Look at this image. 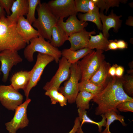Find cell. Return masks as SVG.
Returning <instances> with one entry per match:
<instances>
[{
  "label": "cell",
  "mask_w": 133,
  "mask_h": 133,
  "mask_svg": "<svg viewBox=\"0 0 133 133\" xmlns=\"http://www.w3.org/2000/svg\"><path fill=\"white\" fill-rule=\"evenodd\" d=\"M6 12L0 4V19L5 17Z\"/></svg>",
  "instance_id": "obj_41"
},
{
  "label": "cell",
  "mask_w": 133,
  "mask_h": 133,
  "mask_svg": "<svg viewBox=\"0 0 133 133\" xmlns=\"http://www.w3.org/2000/svg\"><path fill=\"white\" fill-rule=\"evenodd\" d=\"M70 74L68 80L63 86L60 87L58 91L67 99L69 103L75 101L79 92V81L81 78V72L78 62L71 64Z\"/></svg>",
  "instance_id": "obj_6"
},
{
  "label": "cell",
  "mask_w": 133,
  "mask_h": 133,
  "mask_svg": "<svg viewBox=\"0 0 133 133\" xmlns=\"http://www.w3.org/2000/svg\"><path fill=\"white\" fill-rule=\"evenodd\" d=\"M59 92L58 90L54 87L46 91L45 94L50 98L52 104H55L58 102L57 98Z\"/></svg>",
  "instance_id": "obj_33"
},
{
  "label": "cell",
  "mask_w": 133,
  "mask_h": 133,
  "mask_svg": "<svg viewBox=\"0 0 133 133\" xmlns=\"http://www.w3.org/2000/svg\"><path fill=\"white\" fill-rule=\"evenodd\" d=\"M93 51V50L88 48L75 51L71 50L69 49H66L61 51L62 56L72 64L77 63L80 59L83 58Z\"/></svg>",
  "instance_id": "obj_20"
},
{
  "label": "cell",
  "mask_w": 133,
  "mask_h": 133,
  "mask_svg": "<svg viewBox=\"0 0 133 133\" xmlns=\"http://www.w3.org/2000/svg\"><path fill=\"white\" fill-rule=\"evenodd\" d=\"M54 60V58L51 56L40 53H38L36 63L30 71V80L27 87L23 90L26 99L29 98L31 89L36 85L40 80L46 66Z\"/></svg>",
  "instance_id": "obj_7"
},
{
  "label": "cell",
  "mask_w": 133,
  "mask_h": 133,
  "mask_svg": "<svg viewBox=\"0 0 133 133\" xmlns=\"http://www.w3.org/2000/svg\"><path fill=\"white\" fill-rule=\"evenodd\" d=\"M14 0H0V4L8 15H10L11 9Z\"/></svg>",
  "instance_id": "obj_34"
},
{
  "label": "cell",
  "mask_w": 133,
  "mask_h": 133,
  "mask_svg": "<svg viewBox=\"0 0 133 133\" xmlns=\"http://www.w3.org/2000/svg\"><path fill=\"white\" fill-rule=\"evenodd\" d=\"M30 78V71L21 70L14 74L10 79L11 85L16 90H23L27 87Z\"/></svg>",
  "instance_id": "obj_19"
},
{
  "label": "cell",
  "mask_w": 133,
  "mask_h": 133,
  "mask_svg": "<svg viewBox=\"0 0 133 133\" xmlns=\"http://www.w3.org/2000/svg\"><path fill=\"white\" fill-rule=\"evenodd\" d=\"M16 23L6 17L0 19V52L6 50L18 51L26 47V43L17 31Z\"/></svg>",
  "instance_id": "obj_2"
},
{
  "label": "cell",
  "mask_w": 133,
  "mask_h": 133,
  "mask_svg": "<svg viewBox=\"0 0 133 133\" xmlns=\"http://www.w3.org/2000/svg\"><path fill=\"white\" fill-rule=\"evenodd\" d=\"M47 4L53 15L57 19H63L77 13L74 0H52Z\"/></svg>",
  "instance_id": "obj_10"
},
{
  "label": "cell",
  "mask_w": 133,
  "mask_h": 133,
  "mask_svg": "<svg viewBox=\"0 0 133 133\" xmlns=\"http://www.w3.org/2000/svg\"><path fill=\"white\" fill-rule=\"evenodd\" d=\"M28 9L26 15V19L32 25L36 18L35 17L36 10L39 4L41 2L40 0H28Z\"/></svg>",
  "instance_id": "obj_30"
},
{
  "label": "cell",
  "mask_w": 133,
  "mask_h": 133,
  "mask_svg": "<svg viewBox=\"0 0 133 133\" xmlns=\"http://www.w3.org/2000/svg\"><path fill=\"white\" fill-rule=\"evenodd\" d=\"M28 5V0H15L11 9V14L7 17L11 22L17 23L19 17L27 15Z\"/></svg>",
  "instance_id": "obj_17"
},
{
  "label": "cell",
  "mask_w": 133,
  "mask_h": 133,
  "mask_svg": "<svg viewBox=\"0 0 133 133\" xmlns=\"http://www.w3.org/2000/svg\"><path fill=\"white\" fill-rule=\"evenodd\" d=\"M51 35L50 43L57 48L63 45L66 41L68 40V37L63 29L57 24L52 28Z\"/></svg>",
  "instance_id": "obj_21"
},
{
  "label": "cell",
  "mask_w": 133,
  "mask_h": 133,
  "mask_svg": "<svg viewBox=\"0 0 133 133\" xmlns=\"http://www.w3.org/2000/svg\"><path fill=\"white\" fill-rule=\"evenodd\" d=\"M1 73H1V71L0 69V76L1 75Z\"/></svg>",
  "instance_id": "obj_43"
},
{
  "label": "cell",
  "mask_w": 133,
  "mask_h": 133,
  "mask_svg": "<svg viewBox=\"0 0 133 133\" xmlns=\"http://www.w3.org/2000/svg\"><path fill=\"white\" fill-rule=\"evenodd\" d=\"M74 1L77 12L89 13L93 10L96 7L92 0H75Z\"/></svg>",
  "instance_id": "obj_28"
},
{
  "label": "cell",
  "mask_w": 133,
  "mask_h": 133,
  "mask_svg": "<svg viewBox=\"0 0 133 133\" xmlns=\"http://www.w3.org/2000/svg\"><path fill=\"white\" fill-rule=\"evenodd\" d=\"M57 100L61 106L63 107L67 105V100L61 93L59 92L57 98Z\"/></svg>",
  "instance_id": "obj_35"
},
{
  "label": "cell",
  "mask_w": 133,
  "mask_h": 133,
  "mask_svg": "<svg viewBox=\"0 0 133 133\" xmlns=\"http://www.w3.org/2000/svg\"><path fill=\"white\" fill-rule=\"evenodd\" d=\"M23 59L17 51L6 50L0 52V69L3 74L2 81L5 83L7 81L9 73L14 66L22 62Z\"/></svg>",
  "instance_id": "obj_11"
},
{
  "label": "cell",
  "mask_w": 133,
  "mask_h": 133,
  "mask_svg": "<svg viewBox=\"0 0 133 133\" xmlns=\"http://www.w3.org/2000/svg\"><path fill=\"white\" fill-rule=\"evenodd\" d=\"M104 87L98 85L89 80L81 81L79 83V91H84L90 93L94 96L101 92Z\"/></svg>",
  "instance_id": "obj_27"
},
{
  "label": "cell",
  "mask_w": 133,
  "mask_h": 133,
  "mask_svg": "<svg viewBox=\"0 0 133 133\" xmlns=\"http://www.w3.org/2000/svg\"><path fill=\"white\" fill-rule=\"evenodd\" d=\"M110 66L108 63L103 61L89 81L97 85L104 87L107 83V78L109 77L108 70Z\"/></svg>",
  "instance_id": "obj_18"
},
{
  "label": "cell",
  "mask_w": 133,
  "mask_h": 133,
  "mask_svg": "<svg viewBox=\"0 0 133 133\" xmlns=\"http://www.w3.org/2000/svg\"><path fill=\"white\" fill-rule=\"evenodd\" d=\"M123 88L126 93L129 96L133 94V77L132 75L126 76L123 78Z\"/></svg>",
  "instance_id": "obj_31"
},
{
  "label": "cell",
  "mask_w": 133,
  "mask_h": 133,
  "mask_svg": "<svg viewBox=\"0 0 133 133\" xmlns=\"http://www.w3.org/2000/svg\"><path fill=\"white\" fill-rule=\"evenodd\" d=\"M58 63L59 67L55 74L43 87L46 91L54 87L59 90L61 83L68 80L70 77L71 64L63 57L60 59Z\"/></svg>",
  "instance_id": "obj_12"
},
{
  "label": "cell",
  "mask_w": 133,
  "mask_h": 133,
  "mask_svg": "<svg viewBox=\"0 0 133 133\" xmlns=\"http://www.w3.org/2000/svg\"><path fill=\"white\" fill-rule=\"evenodd\" d=\"M36 52L53 57L56 63H58L62 56L61 51L58 48L40 36L31 39L25 47L24 51V57L28 62H32L34 60V53Z\"/></svg>",
  "instance_id": "obj_4"
},
{
  "label": "cell",
  "mask_w": 133,
  "mask_h": 133,
  "mask_svg": "<svg viewBox=\"0 0 133 133\" xmlns=\"http://www.w3.org/2000/svg\"><path fill=\"white\" fill-rule=\"evenodd\" d=\"M23 96L10 84L0 85V102L8 110L14 111L22 103Z\"/></svg>",
  "instance_id": "obj_9"
},
{
  "label": "cell",
  "mask_w": 133,
  "mask_h": 133,
  "mask_svg": "<svg viewBox=\"0 0 133 133\" xmlns=\"http://www.w3.org/2000/svg\"><path fill=\"white\" fill-rule=\"evenodd\" d=\"M94 95L92 94L84 91L79 92L75 101L77 107L82 110H86L89 108V102Z\"/></svg>",
  "instance_id": "obj_24"
},
{
  "label": "cell",
  "mask_w": 133,
  "mask_h": 133,
  "mask_svg": "<svg viewBox=\"0 0 133 133\" xmlns=\"http://www.w3.org/2000/svg\"><path fill=\"white\" fill-rule=\"evenodd\" d=\"M117 40H109V42L108 46V50H115L118 49Z\"/></svg>",
  "instance_id": "obj_37"
},
{
  "label": "cell",
  "mask_w": 133,
  "mask_h": 133,
  "mask_svg": "<svg viewBox=\"0 0 133 133\" xmlns=\"http://www.w3.org/2000/svg\"><path fill=\"white\" fill-rule=\"evenodd\" d=\"M16 29L27 44L32 39L38 37L39 33L24 16L19 17L16 23Z\"/></svg>",
  "instance_id": "obj_14"
},
{
  "label": "cell",
  "mask_w": 133,
  "mask_h": 133,
  "mask_svg": "<svg viewBox=\"0 0 133 133\" xmlns=\"http://www.w3.org/2000/svg\"><path fill=\"white\" fill-rule=\"evenodd\" d=\"M100 19L102 22V30L104 36L108 39L109 35V30L112 28L116 32L121 26L122 20L120 19L121 16H117L112 11L110 14L107 16L103 12L100 13Z\"/></svg>",
  "instance_id": "obj_15"
},
{
  "label": "cell",
  "mask_w": 133,
  "mask_h": 133,
  "mask_svg": "<svg viewBox=\"0 0 133 133\" xmlns=\"http://www.w3.org/2000/svg\"><path fill=\"white\" fill-rule=\"evenodd\" d=\"M124 71V67L121 66H117L116 69L115 76L118 78L122 77Z\"/></svg>",
  "instance_id": "obj_38"
},
{
  "label": "cell",
  "mask_w": 133,
  "mask_h": 133,
  "mask_svg": "<svg viewBox=\"0 0 133 133\" xmlns=\"http://www.w3.org/2000/svg\"><path fill=\"white\" fill-rule=\"evenodd\" d=\"M38 17L32 24L37 29L39 36L44 39L51 40L52 28L57 24L58 20L50 11L46 3H40L36 9Z\"/></svg>",
  "instance_id": "obj_3"
},
{
  "label": "cell",
  "mask_w": 133,
  "mask_h": 133,
  "mask_svg": "<svg viewBox=\"0 0 133 133\" xmlns=\"http://www.w3.org/2000/svg\"><path fill=\"white\" fill-rule=\"evenodd\" d=\"M31 101V99H26L15 109L12 119L5 123L6 129L9 133H16L18 129H22L28 126L29 120L27 116V109Z\"/></svg>",
  "instance_id": "obj_8"
},
{
  "label": "cell",
  "mask_w": 133,
  "mask_h": 133,
  "mask_svg": "<svg viewBox=\"0 0 133 133\" xmlns=\"http://www.w3.org/2000/svg\"><path fill=\"white\" fill-rule=\"evenodd\" d=\"M109 41L101 32L98 34L90 35L88 48L91 50L95 49L97 50L107 51Z\"/></svg>",
  "instance_id": "obj_22"
},
{
  "label": "cell",
  "mask_w": 133,
  "mask_h": 133,
  "mask_svg": "<svg viewBox=\"0 0 133 133\" xmlns=\"http://www.w3.org/2000/svg\"><path fill=\"white\" fill-rule=\"evenodd\" d=\"M99 9L97 7L91 12L84 14L79 13L78 15L79 19L83 21L92 22L96 25L98 29L101 31L102 25L100 18Z\"/></svg>",
  "instance_id": "obj_23"
},
{
  "label": "cell",
  "mask_w": 133,
  "mask_h": 133,
  "mask_svg": "<svg viewBox=\"0 0 133 133\" xmlns=\"http://www.w3.org/2000/svg\"><path fill=\"white\" fill-rule=\"evenodd\" d=\"M103 51L93 50L78 62L81 72V81L89 80L97 70L105 59Z\"/></svg>",
  "instance_id": "obj_5"
},
{
  "label": "cell",
  "mask_w": 133,
  "mask_h": 133,
  "mask_svg": "<svg viewBox=\"0 0 133 133\" xmlns=\"http://www.w3.org/2000/svg\"><path fill=\"white\" fill-rule=\"evenodd\" d=\"M112 78L103 89L92 99L98 105L95 111L96 115H103L111 111L118 114L116 109L118 104L125 101H133V98L128 95L123 89L122 77Z\"/></svg>",
  "instance_id": "obj_1"
},
{
  "label": "cell",
  "mask_w": 133,
  "mask_h": 133,
  "mask_svg": "<svg viewBox=\"0 0 133 133\" xmlns=\"http://www.w3.org/2000/svg\"><path fill=\"white\" fill-rule=\"evenodd\" d=\"M103 115L107 119L105 126L106 128L102 132L100 133H112L109 131V127L111 124L115 120L119 121L123 126H126V124L125 122L124 117L118 114L115 111H110Z\"/></svg>",
  "instance_id": "obj_26"
},
{
  "label": "cell",
  "mask_w": 133,
  "mask_h": 133,
  "mask_svg": "<svg viewBox=\"0 0 133 133\" xmlns=\"http://www.w3.org/2000/svg\"><path fill=\"white\" fill-rule=\"evenodd\" d=\"M117 43L118 49H123L127 48L128 47L127 43L123 40H117Z\"/></svg>",
  "instance_id": "obj_39"
},
{
  "label": "cell",
  "mask_w": 133,
  "mask_h": 133,
  "mask_svg": "<svg viewBox=\"0 0 133 133\" xmlns=\"http://www.w3.org/2000/svg\"><path fill=\"white\" fill-rule=\"evenodd\" d=\"M80 121L79 117L76 118L74 126L72 129L68 133H76L80 126Z\"/></svg>",
  "instance_id": "obj_36"
},
{
  "label": "cell",
  "mask_w": 133,
  "mask_h": 133,
  "mask_svg": "<svg viewBox=\"0 0 133 133\" xmlns=\"http://www.w3.org/2000/svg\"><path fill=\"white\" fill-rule=\"evenodd\" d=\"M96 33L94 31L89 32L84 28L80 32L71 34L69 36L68 39L70 44L69 49L75 51L88 48L90 35Z\"/></svg>",
  "instance_id": "obj_13"
},
{
  "label": "cell",
  "mask_w": 133,
  "mask_h": 133,
  "mask_svg": "<svg viewBox=\"0 0 133 133\" xmlns=\"http://www.w3.org/2000/svg\"><path fill=\"white\" fill-rule=\"evenodd\" d=\"M117 65L116 64L110 66L108 70V74L109 76L112 77L115 76L116 69Z\"/></svg>",
  "instance_id": "obj_40"
},
{
  "label": "cell",
  "mask_w": 133,
  "mask_h": 133,
  "mask_svg": "<svg viewBox=\"0 0 133 133\" xmlns=\"http://www.w3.org/2000/svg\"><path fill=\"white\" fill-rule=\"evenodd\" d=\"M57 24L63 29L69 37L71 34L83 29L88 23L80 20L77 18L76 14H75L69 16L65 22L63 19H59Z\"/></svg>",
  "instance_id": "obj_16"
},
{
  "label": "cell",
  "mask_w": 133,
  "mask_h": 133,
  "mask_svg": "<svg viewBox=\"0 0 133 133\" xmlns=\"http://www.w3.org/2000/svg\"><path fill=\"white\" fill-rule=\"evenodd\" d=\"M78 111L79 116L78 117L80 122H81L80 128H81L82 125L85 123H91L97 125L98 126L99 131L101 133L102 129V127H105L106 119L104 115H100L102 117L101 120L99 122H97L91 119L88 116L87 114V112L86 110L78 108Z\"/></svg>",
  "instance_id": "obj_25"
},
{
  "label": "cell",
  "mask_w": 133,
  "mask_h": 133,
  "mask_svg": "<svg viewBox=\"0 0 133 133\" xmlns=\"http://www.w3.org/2000/svg\"><path fill=\"white\" fill-rule=\"evenodd\" d=\"M133 17L132 16H130L129 17L128 19L127 20L126 24L129 26H133Z\"/></svg>",
  "instance_id": "obj_42"
},
{
  "label": "cell",
  "mask_w": 133,
  "mask_h": 133,
  "mask_svg": "<svg viewBox=\"0 0 133 133\" xmlns=\"http://www.w3.org/2000/svg\"><path fill=\"white\" fill-rule=\"evenodd\" d=\"M116 109L121 112H133V101H125L118 104Z\"/></svg>",
  "instance_id": "obj_32"
},
{
  "label": "cell",
  "mask_w": 133,
  "mask_h": 133,
  "mask_svg": "<svg viewBox=\"0 0 133 133\" xmlns=\"http://www.w3.org/2000/svg\"><path fill=\"white\" fill-rule=\"evenodd\" d=\"M96 5L101 9V12L105 10L106 13L111 7H118L120 2L124 0H92Z\"/></svg>",
  "instance_id": "obj_29"
}]
</instances>
